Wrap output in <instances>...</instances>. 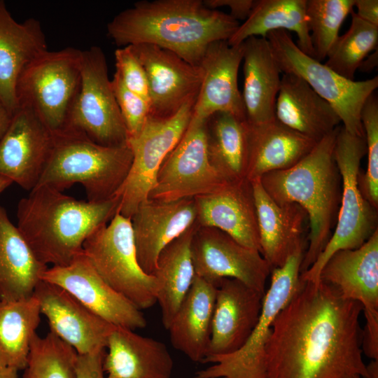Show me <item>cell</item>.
I'll use <instances>...</instances> for the list:
<instances>
[{"instance_id": "cell-1", "label": "cell", "mask_w": 378, "mask_h": 378, "mask_svg": "<svg viewBox=\"0 0 378 378\" xmlns=\"http://www.w3.org/2000/svg\"><path fill=\"white\" fill-rule=\"evenodd\" d=\"M362 305L330 285L300 279L274 319L266 346V378H354L366 374Z\"/></svg>"}, {"instance_id": "cell-2", "label": "cell", "mask_w": 378, "mask_h": 378, "mask_svg": "<svg viewBox=\"0 0 378 378\" xmlns=\"http://www.w3.org/2000/svg\"><path fill=\"white\" fill-rule=\"evenodd\" d=\"M239 25L229 14L201 0L140 1L107 24V34L119 47L150 44L200 66L207 46L227 41Z\"/></svg>"}, {"instance_id": "cell-3", "label": "cell", "mask_w": 378, "mask_h": 378, "mask_svg": "<svg viewBox=\"0 0 378 378\" xmlns=\"http://www.w3.org/2000/svg\"><path fill=\"white\" fill-rule=\"evenodd\" d=\"M115 196L102 202L78 200L46 186L22 198L17 227L43 264L65 266L83 252L86 239L118 212Z\"/></svg>"}, {"instance_id": "cell-4", "label": "cell", "mask_w": 378, "mask_h": 378, "mask_svg": "<svg viewBox=\"0 0 378 378\" xmlns=\"http://www.w3.org/2000/svg\"><path fill=\"white\" fill-rule=\"evenodd\" d=\"M340 126L318 141L313 149L290 168L260 178L267 194L278 204H296L309 222V244L301 272L309 268L332 234L341 202L342 181L334 158Z\"/></svg>"}, {"instance_id": "cell-5", "label": "cell", "mask_w": 378, "mask_h": 378, "mask_svg": "<svg viewBox=\"0 0 378 378\" xmlns=\"http://www.w3.org/2000/svg\"><path fill=\"white\" fill-rule=\"evenodd\" d=\"M132 161L128 144L104 146L85 134L64 128L53 133L51 152L36 186L63 191L83 186L87 200L113 198L125 181Z\"/></svg>"}, {"instance_id": "cell-6", "label": "cell", "mask_w": 378, "mask_h": 378, "mask_svg": "<svg viewBox=\"0 0 378 378\" xmlns=\"http://www.w3.org/2000/svg\"><path fill=\"white\" fill-rule=\"evenodd\" d=\"M365 136L349 133L340 127L334 158L342 181L341 202L333 233L313 265L300 273L302 281L317 282L323 267L335 252L356 249L378 229L377 209L363 195L358 186L362 158L366 155Z\"/></svg>"}, {"instance_id": "cell-7", "label": "cell", "mask_w": 378, "mask_h": 378, "mask_svg": "<svg viewBox=\"0 0 378 378\" xmlns=\"http://www.w3.org/2000/svg\"><path fill=\"white\" fill-rule=\"evenodd\" d=\"M81 59L74 47L38 56L18 78V108L33 111L53 133L64 129L80 88Z\"/></svg>"}, {"instance_id": "cell-8", "label": "cell", "mask_w": 378, "mask_h": 378, "mask_svg": "<svg viewBox=\"0 0 378 378\" xmlns=\"http://www.w3.org/2000/svg\"><path fill=\"white\" fill-rule=\"evenodd\" d=\"M266 38L281 73L302 78L333 108L342 127L349 133L364 137L361 110L368 98L377 88L378 77L360 81L342 77L303 52L287 31H273Z\"/></svg>"}, {"instance_id": "cell-9", "label": "cell", "mask_w": 378, "mask_h": 378, "mask_svg": "<svg viewBox=\"0 0 378 378\" xmlns=\"http://www.w3.org/2000/svg\"><path fill=\"white\" fill-rule=\"evenodd\" d=\"M83 251L99 276L139 309L157 303L158 281L139 265L131 218L117 212L86 239Z\"/></svg>"}, {"instance_id": "cell-10", "label": "cell", "mask_w": 378, "mask_h": 378, "mask_svg": "<svg viewBox=\"0 0 378 378\" xmlns=\"http://www.w3.org/2000/svg\"><path fill=\"white\" fill-rule=\"evenodd\" d=\"M304 253L298 251L272 270L259 320L244 345L230 354L206 358L203 363L212 365L197 371L195 378H266V346L272 324L300 285Z\"/></svg>"}, {"instance_id": "cell-11", "label": "cell", "mask_w": 378, "mask_h": 378, "mask_svg": "<svg viewBox=\"0 0 378 378\" xmlns=\"http://www.w3.org/2000/svg\"><path fill=\"white\" fill-rule=\"evenodd\" d=\"M195 101L186 103L168 118L149 115L140 132L127 139L132 161L127 176L115 195L120 202L118 212L121 215L131 218L140 204L149 199L162 162L190 123Z\"/></svg>"}, {"instance_id": "cell-12", "label": "cell", "mask_w": 378, "mask_h": 378, "mask_svg": "<svg viewBox=\"0 0 378 378\" xmlns=\"http://www.w3.org/2000/svg\"><path fill=\"white\" fill-rule=\"evenodd\" d=\"M65 128L80 132L104 146L127 143V130L108 78L106 55L99 46L82 50L80 88Z\"/></svg>"}, {"instance_id": "cell-13", "label": "cell", "mask_w": 378, "mask_h": 378, "mask_svg": "<svg viewBox=\"0 0 378 378\" xmlns=\"http://www.w3.org/2000/svg\"><path fill=\"white\" fill-rule=\"evenodd\" d=\"M228 181L210 160L206 120L192 117L181 139L162 162L149 199L195 198L212 193Z\"/></svg>"}, {"instance_id": "cell-14", "label": "cell", "mask_w": 378, "mask_h": 378, "mask_svg": "<svg viewBox=\"0 0 378 378\" xmlns=\"http://www.w3.org/2000/svg\"><path fill=\"white\" fill-rule=\"evenodd\" d=\"M190 251L195 276L215 286L223 279H235L265 293L272 268L259 251L240 244L225 232L197 225Z\"/></svg>"}, {"instance_id": "cell-15", "label": "cell", "mask_w": 378, "mask_h": 378, "mask_svg": "<svg viewBox=\"0 0 378 378\" xmlns=\"http://www.w3.org/2000/svg\"><path fill=\"white\" fill-rule=\"evenodd\" d=\"M319 280L335 288L342 298L359 302L365 326L364 342H378V229L360 247L340 250L326 262Z\"/></svg>"}, {"instance_id": "cell-16", "label": "cell", "mask_w": 378, "mask_h": 378, "mask_svg": "<svg viewBox=\"0 0 378 378\" xmlns=\"http://www.w3.org/2000/svg\"><path fill=\"white\" fill-rule=\"evenodd\" d=\"M42 280L56 284L110 324L134 330L147 322L141 311L113 289L97 273L83 251L65 266H52Z\"/></svg>"}, {"instance_id": "cell-17", "label": "cell", "mask_w": 378, "mask_h": 378, "mask_svg": "<svg viewBox=\"0 0 378 378\" xmlns=\"http://www.w3.org/2000/svg\"><path fill=\"white\" fill-rule=\"evenodd\" d=\"M130 46L146 74L150 116L170 117L186 103L196 100L203 79L200 66L154 45Z\"/></svg>"}, {"instance_id": "cell-18", "label": "cell", "mask_w": 378, "mask_h": 378, "mask_svg": "<svg viewBox=\"0 0 378 378\" xmlns=\"http://www.w3.org/2000/svg\"><path fill=\"white\" fill-rule=\"evenodd\" d=\"M52 144L53 132L35 113L18 107L0 140V176L31 191L42 174Z\"/></svg>"}, {"instance_id": "cell-19", "label": "cell", "mask_w": 378, "mask_h": 378, "mask_svg": "<svg viewBox=\"0 0 378 378\" xmlns=\"http://www.w3.org/2000/svg\"><path fill=\"white\" fill-rule=\"evenodd\" d=\"M33 295L48 321L50 332L73 347L78 355L106 349L114 326L56 284L42 280Z\"/></svg>"}, {"instance_id": "cell-20", "label": "cell", "mask_w": 378, "mask_h": 378, "mask_svg": "<svg viewBox=\"0 0 378 378\" xmlns=\"http://www.w3.org/2000/svg\"><path fill=\"white\" fill-rule=\"evenodd\" d=\"M194 198L174 201L148 199L131 217L136 258L141 270L153 275L160 252L196 224Z\"/></svg>"}, {"instance_id": "cell-21", "label": "cell", "mask_w": 378, "mask_h": 378, "mask_svg": "<svg viewBox=\"0 0 378 378\" xmlns=\"http://www.w3.org/2000/svg\"><path fill=\"white\" fill-rule=\"evenodd\" d=\"M264 295L235 279L218 282L206 358L230 354L244 345L259 320Z\"/></svg>"}, {"instance_id": "cell-22", "label": "cell", "mask_w": 378, "mask_h": 378, "mask_svg": "<svg viewBox=\"0 0 378 378\" xmlns=\"http://www.w3.org/2000/svg\"><path fill=\"white\" fill-rule=\"evenodd\" d=\"M243 54V43L230 46L227 41H217L207 46L200 64L203 79L192 118L206 120L216 113L225 112L246 119L238 86Z\"/></svg>"}, {"instance_id": "cell-23", "label": "cell", "mask_w": 378, "mask_h": 378, "mask_svg": "<svg viewBox=\"0 0 378 378\" xmlns=\"http://www.w3.org/2000/svg\"><path fill=\"white\" fill-rule=\"evenodd\" d=\"M196 224L218 229L240 244L259 251L257 215L251 181H228L216 191L194 198Z\"/></svg>"}, {"instance_id": "cell-24", "label": "cell", "mask_w": 378, "mask_h": 378, "mask_svg": "<svg viewBox=\"0 0 378 378\" xmlns=\"http://www.w3.org/2000/svg\"><path fill=\"white\" fill-rule=\"evenodd\" d=\"M257 215L260 253L272 270L304 250L303 232L307 215L296 204H279L265 191L260 178L251 181Z\"/></svg>"}, {"instance_id": "cell-25", "label": "cell", "mask_w": 378, "mask_h": 378, "mask_svg": "<svg viewBox=\"0 0 378 378\" xmlns=\"http://www.w3.org/2000/svg\"><path fill=\"white\" fill-rule=\"evenodd\" d=\"M173 368L164 343L113 326L103 360L106 378H171Z\"/></svg>"}, {"instance_id": "cell-26", "label": "cell", "mask_w": 378, "mask_h": 378, "mask_svg": "<svg viewBox=\"0 0 378 378\" xmlns=\"http://www.w3.org/2000/svg\"><path fill=\"white\" fill-rule=\"evenodd\" d=\"M48 50L41 22H17L0 0V102L13 113L18 108L16 84L24 68Z\"/></svg>"}, {"instance_id": "cell-27", "label": "cell", "mask_w": 378, "mask_h": 378, "mask_svg": "<svg viewBox=\"0 0 378 378\" xmlns=\"http://www.w3.org/2000/svg\"><path fill=\"white\" fill-rule=\"evenodd\" d=\"M247 126L246 178L249 181L271 172L292 167L318 142L286 127L276 118L255 125L247 122Z\"/></svg>"}, {"instance_id": "cell-28", "label": "cell", "mask_w": 378, "mask_h": 378, "mask_svg": "<svg viewBox=\"0 0 378 378\" xmlns=\"http://www.w3.org/2000/svg\"><path fill=\"white\" fill-rule=\"evenodd\" d=\"M244 84L241 92L246 120L265 122L275 118L281 71L267 38L252 36L243 43Z\"/></svg>"}, {"instance_id": "cell-29", "label": "cell", "mask_w": 378, "mask_h": 378, "mask_svg": "<svg viewBox=\"0 0 378 378\" xmlns=\"http://www.w3.org/2000/svg\"><path fill=\"white\" fill-rule=\"evenodd\" d=\"M275 118L286 127L316 141L341 122L333 108L301 78L283 74L275 105Z\"/></svg>"}, {"instance_id": "cell-30", "label": "cell", "mask_w": 378, "mask_h": 378, "mask_svg": "<svg viewBox=\"0 0 378 378\" xmlns=\"http://www.w3.org/2000/svg\"><path fill=\"white\" fill-rule=\"evenodd\" d=\"M216 286L195 276L169 328L174 348L194 362L206 357Z\"/></svg>"}, {"instance_id": "cell-31", "label": "cell", "mask_w": 378, "mask_h": 378, "mask_svg": "<svg viewBox=\"0 0 378 378\" xmlns=\"http://www.w3.org/2000/svg\"><path fill=\"white\" fill-rule=\"evenodd\" d=\"M48 268L0 205V300L15 301L32 296Z\"/></svg>"}, {"instance_id": "cell-32", "label": "cell", "mask_w": 378, "mask_h": 378, "mask_svg": "<svg viewBox=\"0 0 378 378\" xmlns=\"http://www.w3.org/2000/svg\"><path fill=\"white\" fill-rule=\"evenodd\" d=\"M307 0H258L244 22L227 40L230 46L241 44L247 38H266L273 31H293L297 46L314 57V49L306 13Z\"/></svg>"}, {"instance_id": "cell-33", "label": "cell", "mask_w": 378, "mask_h": 378, "mask_svg": "<svg viewBox=\"0 0 378 378\" xmlns=\"http://www.w3.org/2000/svg\"><path fill=\"white\" fill-rule=\"evenodd\" d=\"M196 225L162 249L153 274L158 284L157 303L166 330H168L195 277L190 245Z\"/></svg>"}, {"instance_id": "cell-34", "label": "cell", "mask_w": 378, "mask_h": 378, "mask_svg": "<svg viewBox=\"0 0 378 378\" xmlns=\"http://www.w3.org/2000/svg\"><path fill=\"white\" fill-rule=\"evenodd\" d=\"M208 150L214 167L227 180L246 178L248 126L246 119L218 112L206 120Z\"/></svg>"}, {"instance_id": "cell-35", "label": "cell", "mask_w": 378, "mask_h": 378, "mask_svg": "<svg viewBox=\"0 0 378 378\" xmlns=\"http://www.w3.org/2000/svg\"><path fill=\"white\" fill-rule=\"evenodd\" d=\"M41 314L34 295L15 301L0 300V366L18 371L25 368Z\"/></svg>"}, {"instance_id": "cell-36", "label": "cell", "mask_w": 378, "mask_h": 378, "mask_svg": "<svg viewBox=\"0 0 378 378\" xmlns=\"http://www.w3.org/2000/svg\"><path fill=\"white\" fill-rule=\"evenodd\" d=\"M351 15L349 29L339 36L325 64L342 77L354 80L361 62L377 49L378 26L363 20L354 10Z\"/></svg>"}, {"instance_id": "cell-37", "label": "cell", "mask_w": 378, "mask_h": 378, "mask_svg": "<svg viewBox=\"0 0 378 378\" xmlns=\"http://www.w3.org/2000/svg\"><path fill=\"white\" fill-rule=\"evenodd\" d=\"M78 354L68 344L49 332L31 341L22 378H76Z\"/></svg>"}, {"instance_id": "cell-38", "label": "cell", "mask_w": 378, "mask_h": 378, "mask_svg": "<svg viewBox=\"0 0 378 378\" xmlns=\"http://www.w3.org/2000/svg\"><path fill=\"white\" fill-rule=\"evenodd\" d=\"M354 5V0H307L308 27L316 60L326 59Z\"/></svg>"}, {"instance_id": "cell-39", "label": "cell", "mask_w": 378, "mask_h": 378, "mask_svg": "<svg viewBox=\"0 0 378 378\" xmlns=\"http://www.w3.org/2000/svg\"><path fill=\"white\" fill-rule=\"evenodd\" d=\"M366 143L368 164L358 175V186L364 197L378 208V100L374 92L365 102L360 113Z\"/></svg>"}, {"instance_id": "cell-40", "label": "cell", "mask_w": 378, "mask_h": 378, "mask_svg": "<svg viewBox=\"0 0 378 378\" xmlns=\"http://www.w3.org/2000/svg\"><path fill=\"white\" fill-rule=\"evenodd\" d=\"M111 83L127 130V139L133 137L140 132L150 115L149 104L127 89L118 72L114 73Z\"/></svg>"}, {"instance_id": "cell-41", "label": "cell", "mask_w": 378, "mask_h": 378, "mask_svg": "<svg viewBox=\"0 0 378 378\" xmlns=\"http://www.w3.org/2000/svg\"><path fill=\"white\" fill-rule=\"evenodd\" d=\"M114 56L115 71L120 75L125 85L149 104L146 74L131 46L117 48Z\"/></svg>"}, {"instance_id": "cell-42", "label": "cell", "mask_w": 378, "mask_h": 378, "mask_svg": "<svg viewBox=\"0 0 378 378\" xmlns=\"http://www.w3.org/2000/svg\"><path fill=\"white\" fill-rule=\"evenodd\" d=\"M106 349L91 354L78 355L76 363V378H106L103 370Z\"/></svg>"}, {"instance_id": "cell-43", "label": "cell", "mask_w": 378, "mask_h": 378, "mask_svg": "<svg viewBox=\"0 0 378 378\" xmlns=\"http://www.w3.org/2000/svg\"><path fill=\"white\" fill-rule=\"evenodd\" d=\"M203 4L207 8L212 10H218V8L227 6L230 8L229 15L238 21L245 20L249 15L255 1L253 0H204Z\"/></svg>"}, {"instance_id": "cell-44", "label": "cell", "mask_w": 378, "mask_h": 378, "mask_svg": "<svg viewBox=\"0 0 378 378\" xmlns=\"http://www.w3.org/2000/svg\"><path fill=\"white\" fill-rule=\"evenodd\" d=\"M356 14L363 20L378 26V1L354 0Z\"/></svg>"}, {"instance_id": "cell-45", "label": "cell", "mask_w": 378, "mask_h": 378, "mask_svg": "<svg viewBox=\"0 0 378 378\" xmlns=\"http://www.w3.org/2000/svg\"><path fill=\"white\" fill-rule=\"evenodd\" d=\"M13 114L0 102V140L7 131Z\"/></svg>"}, {"instance_id": "cell-46", "label": "cell", "mask_w": 378, "mask_h": 378, "mask_svg": "<svg viewBox=\"0 0 378 378\" xmlns=\"http://www.w3.org/2000/svg\"><path fill=\"white\" fill-rule=\"evenodd\" d=\"M378 62V51L377 49L374 52L367 56L361 62L358 69L363 72L372 71L377 65Z\"/></svg>"}, {"instance_id": "cell-47", "label": "cell", "mask_w": 378, "mask_h": 378, "mask_svg": "<svg viewBox=\"0 0 378 378\" xmlns=\"http://www.w3.org/2000/svg\"><path fill=\"white\" fill-rule=\"evenodd\" d=\"M366 374L360 378H378V360H371L366 365Z\"/></svg>"}, {"instance_id": "cell-48", "label": "cell", "mask_w": 378, "mask_h": 378, "mask_svg": "<svg viewBox=\"0 0 378 378\" xmlns=\"http://www.w3.org/2000/svg\"><path fill=\"white\" fill-rule=\"evenodd\" d=\"M18 373L15 369L0 366V378H18Z\"/></svg>"}, {"instance_id": "cell-49", "label": "cell", "mask_w": 378, "mask_h": 378, "mask_svg": "<svg viewBox=\"0 0 378 378\" xmlns=\"http://www.w3.org/2000/svg\"><path fill=\"white\" fill-rule=\"evenodd\" d=\"M13 183L9 178L0 176V194L8 188Z\"/></svg>"}, {"instance_id": "cell-50", "label": "cell", "mask_w": 378, "mask_h": 378, "mask_svg": "<svg viewBox=\"0 0 378 378\" xmlns=\"http://www.w3.org/2000/svg\"><path fill=\"white\" fill-rule=\"evenodd\" d=\"M354 378H360V377H354Z\"/></svg>"}]
</instances>
